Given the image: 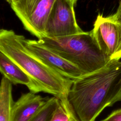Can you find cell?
<instances>
[{"label": "cell", "mask_w": 121, "mask_h": 121, "mask_svg": "<svg viewBox=\"0 0 121 121\" xmlns=\"http://www.w3.org/2000/svg\"><path fill=\"white\" fill-rule=\"evenodd\" d=\"M68 98L80 121H95L105 108L121 101V61L111 60L73 80Z\"/></svg>", "instance_id": "cell-1"}, {"label": "cell", "mask_w": 121, "mask_h": 121, "mask_svg": "<svg viewBox=\"0 0 121 121\" xmlns=\"http://www.w3.org/2000/svg\"><path fill=\"white\" fill-rule=\"evenodd\" d=\"M25 37L12 30H0V51L31 79L36 93L50 94L57 98L68 96L73 80L60 75L31 53L25 45Z\"/></svg>", "instance_id": "cell-2"}, {"label": "cell", "mask_w": 121, "mask_h": 121, "mask_svg": "<svg viewBox=\"0 0 121 121\" xmlns=\"http://www.w3.org/2000/svg\"><path fill=\"white\" fill-rule=\"evenodd\" d=\"M38 41L76 66L84 75L102 68L110 61L100 49L91 31L55 38L44 36Z\"/></svg>", "instance_id": "cell-3"}, {"label": "cell", "mask_w": 121, "mask_h": 121, "mask_svg": "<svg viewBox=\"0 0 121 121\" xmlns=\"http://www.w3.org/2000/svg\"><path fill=\"white\" fill-rule=\"evenodd\" d=\"M55 0H17L10 4L24 28L38 39L45 36L46 23Z\"/></svg>", "instance_id": "cell-4"}, {"label": "cell", "mask_w": 121, "mask_h": 121, "mask_svg": "<svg viewBox=\"0 0 121 121\" xmlns=\"http://www.w3.org/2000/svg\"><path fill=\"white\" fill-rule=\"evenodd\" d=\"M74 4L70 0H55L45 27V36L63 37L83 31L77 24Z\"/></svg>", "instance_id": "cell-5"}, {"label": "cell", "mask_w": 121, "mask_h": 121, "mask_svg": "<svg viewBox=\"0 0 121 121\" xmlns=\"http://www.w3.org/2000/svg\"><path fill=\"white\" fill-rule=\"evenodd\" d=\"M92 35L104 55L109 60L121 58V27L109 17L99 14L91 31Z\"/></svg>", "instance_id": "cell-6"}, {"label": "cell", "mask_w": 121, "mask_h": 121, "mask_svg": "<svg viewBox=\"0 0 121 121\" xmlns=\"http://www.w3.org/2000/svg\"><path fill=\"white\" fill-rule=\"evenodd\" d=\"M24 42L26 47L31 53L63 76L74 80L84 75L76 66L44 46L38 40L25 38Z\"/></svg>", "instance_id": "cell-7"}, {"label": "cell", "mask_w": 121, "mask_h": 121, "mask_svg": "<svg viewBox=\"0 0 121 121\" xmlns=\"http://www.w3.org/2000/svg\"><path fill=\"white\" fill-rule=\"evenodd\" d=\"M49 98L30 91L22 94L14 103L12 121H30L43 108Z\"/></svg>", "instance_id": "cell-8"}, {"label": "cell", "mask_w": 121, "mask_h": 121, "mask_svg": "<svg viewBox=\"0 0 121 121\" xmlns=\"http://www.w3.org/2000/svg\"><path fill=\"white\" fill-rule=\"evenodd\" d=\"M0 72L12 84L26 86L29 91L36 94L30 78L5 54L0 51Z\"/></svg>", "instance_id": "cell-9"}, {"label": "cell", "mask_w": 121, "mask_h": 121, "mask_svg": "<svg viewBox=\"0 0 121 121\" xmlns=\"http://www.w3.org/2000/svg\"><path fill=\"white\" fill-rule=\"evenodd\" d=\"M12 84L3 77L0 83V121H12Z\"/></svg>", "instance_id": "cell-10"}, {"label": "cell", "mask_w": 121, "mask_h": 121, "mask_svg": "<svg viewBox=\"0 0 121 121\" xmlns=\"http://www.w3.org/2000/svg\"><path fill=\"white\" fill-rule=\"evenodd\" d=\"M50 121H80L68 97L57 98V104Z\"/></svg>", "instance_id": "cell-11"}, {"label": "cell", "mask_w": 121, "mask_h": 121, "mask_svg": "<svg viewBox=\"0 0 121 121\" xmlns=\"http://www.w3.org/2000/svg\"><path fill=\"white\" fill-rule=\"evenodd\" d=\"M57 104V98L50 97L39 112L30 121H50Z\"/></svg>", "instance_id": "cell-12"}, {"label": "cell", "mask_w": 121, "mask_h": 121, "mask_svg": "<svg viewBox=\"0 0 121 121\" xmlns=\"http://www.w3.org/2000/svg\"><path fill=\"white\" fill-rule=\"evenodd\" d=\"M101 121H121V108L112 111L106 118Z\"/></svg>", "instance_id": "cell-13"}, {"label": "cell", "mask_w": 121, "mask_h": 121, "mask_svg": "<svg viewBox=\"0 0 121 121\" xmlns=\"http://www.w3.org/2000/svg\"><path fill=\"white\" fill-rule=\"evenodd\" d=\"M108 17L112 20L119 24L121 27V0L119 1V6L115 13Z\"/></svg>", "instance_id": "cell-14"}, {"label": "cell", "mask_w": 121, "mask_h": 121, "mask_svg": "<svg viewBox=\"0 0 121 121\" xmlns=\"http://www.w3.org/2000/svg\"><path fill=\"white\" fill-rule=\"evenodd\" d=\"M6 1H7L8 3H9L10 4H12V3H13V2H15V1H17V0H5Z\"/></svg>", "instance_id": "cell-15"}, {"label": "cell", "mask_w": 121, "mask_h": 121, "mask_svg": "<svg viewBox=\"0 0 121 121\" xmlns=\"http://www.w3.org/2000/svg\"><path fill=\"white\" fill-rule=\"evenodd\" d=\"M74 5L76 3V2H77V0H70Z\"/></svg>", "instance_id": "cell-16"}, {"label": "cell", "mask_w": 121, "mask_h": 121, "mask_svg": "<svg viewBox=\"0 0 121 121\" xmlns=\"http://www.w3.org/2000/svg\"></svg>", "instance_id": "cell-17"}]
</instances>
